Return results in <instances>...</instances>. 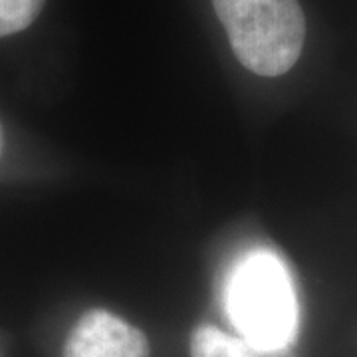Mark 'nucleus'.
<instances>
[{"mask_svg": "<svg viewBox=\"0 0 357 357\" xmlns=\"http://www.w3.org/2000/svg\"><path fill=\"white\" fill-rule=\"evenodd\" d=\"M64 357H149V342L126 319L96 307L70 332Z\"/></svg>", "mask_w": 357, "mask_h": 357, "instance_id": "nucleus-3", "label": "nucleus"}, {"mask_svg": "<svg viewBox=\"0 0 357 357\" xmlns=\"http://www.w3.org/2000/svg\"><path fill=\"white\" fill-rule=\"evenodd\" d=\"M225 304L238 333L262 345H292L298 332V300L280 256L256 248L229 272Z\"/></svg>", "mask_w": 357, "mask_h": 357, "instance_id": "nucleus-1", "label": "nucleus"}, {"mask_svg": "<svg viewBox=\"0 0 357 357\" xmlns=\"http://www.w3.org/2000/svg\"><path fill=\"white\" fill-rule=\"evenodd\" d=\"M0 151H2V129H0Z\"/></svg>", "mask_w": 357, "mask_h": 357, "instance_id": "nucleus-6", "label": "nucleus"}, {"mask_svg": "<svg viewBox=\"0 0 357 357\" xmlns=\"http://www.w3.org/2000/svg\"><path fill=\"white\" fill-rule=\"evenodd\" d=\"M238 62L258 76L276 77L298 62L306 18L298 0H213Z\"/></svg>", "mask_w": 357, "mask_h": 357, "instance_id": "nucleus-2", "label": "nucleus"}, {"mask_svg": "<svg viewBox=\"0 0 357 357\" xmlns=\"http://www.w3.org/2000/svg\"><path fill=\"white\" fill-rule=\"evenodd\" d=\"M191 357H296L292 345H262L246 337L199 326L191 335Z\"/></svg>", "mask_w": 357, "mask_h": 357, "instance_id": "nucleus-4", "label": "nucleus"}, {"mask_svg": "<svg viewBox=\"0 0 357 357\" xmlns=\"http://www.w3.org/2000/svg\"><path fill=\"white\" fill-rule=\"evenodd\" d=\"M44 0H0V36H10L34 22Z\"/></svg>", "mask_w": 357, "mask_h": 357, "instance_id": "nucleus-5", "label": "nucleus"}]
</instances>
